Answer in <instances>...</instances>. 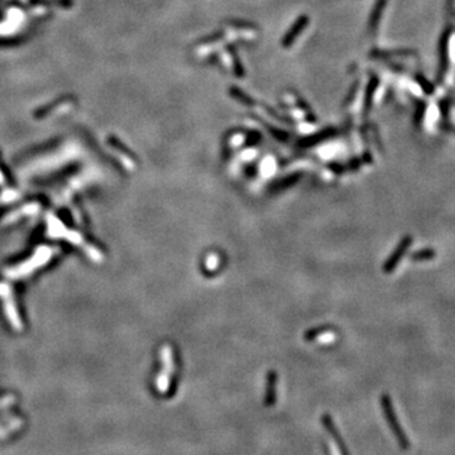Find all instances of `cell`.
I'll use <instances>...</instances> for the list:
<instances>
[{"mask_svg": "<svg viewBox=\"0 0 455 455\" xmlns=\"http://www.w3.org/2000/svg\"><path fill=\"white\" fill-rule=\"evenodd\" d=\"M381 407L383 410V413H385V417L388 422V426L392 430L393 435L397 439L398 445L402 448V449H409L410 448V441L409 439L406 437V434L403 433V430L401 429L400 422L397 420V416H396V412H394L393 406H392L391 398L388 397L387 394H382V397H381Z\"/></svg>", "mask_w": 455, "mask_h": 455, "instance_id": "obj_1", "label": "cell"}, {"mask_svg": "<svg viewBox=\"0 0 455 455\" xmlns=\"http://www.w3.org/2000/svg\"><path fill=\"white\" fill-rule=\"evenodd\" d=\"M217 266H219V258L215 254L209 256L206 260H205V268L210 269V271H214Z\"/></svg>", "mask_w": 455, "mask_h": 455, "instance_id": "obj_7", "label": "cell"}, {"mask_svg": "<svg viewBox=\"0 0 455 455\" xmlns=\"http://www.w3.org/2000/svg\"><path fill=\"white\" fill-rule=\"evenodd\" d=\"M411 243H412V238H411V237H405V238L400 241V244L396 248V251H394L393 253H392V256L386 260L385 266H383V271H385L386 273H391L392 271L397 267L398 262L401 260L403 254L406 253V251L409 249Z\"/></svg>", "mask_w": 455, "mask_h": 455, "instance_id": "obj_2", "label": "cell"}, {"mask_svg": "<svg viewBox=\"0 0 455 455\" xmlns=\"http://www.w3.org/2000/svg\"><path fill=\"white\" fill-rule=\"evenodd\" d=\"M321 422H323L324 428L326 429V431L330 434L331 439L334 440V444L338 446L339 452L342 453V454H348V449H347L346 443H344L343 437L340 436L339 430H338V428L335 426V422H334L333 419L330 417V415L324 413V415L321 416Z\"/></svg>", "mask_w": 455, "mask_h": 455, "instance_id": "obj_3", "label": "cell"}, {"mask_svg": "<svg viewBox=\"0 0 455 455\" xmlns=\"http://www.w3.org/2000/svg\"><path fill=\"white\" fill-rule=\"evenodd\" d=\"M435 257V252L431 249H424V251L416 252L415 254L411 256V260H416V262H424V260H433Z\"/></svg>", "mask_w": 455, "mask_h": 455, "instance_id": "obj_5", "label": "cell"}, {"mask_svg": "<svg viewBox=\"0 0 455 455\" xmlns=\"http://www.w3.org/2000/svg\"><path fill=\"white\" fill-rule=\"evenodd\" d=\"M329 329H330V327H327V326L312 327V329H310V330H307V331H306L305 335H303V338H305L306 342H311V340H314V339H318L319 335H321V334L325 333V331H326V330H329Z\"/></svg>", "mask_w": 455, "mask_h": 455, "instance_id": "obj_6", "label": "cell"}, {"mask_svg": "<svg viewBox=\"0 0 455 455\" xmlns=\"http://www.w3.org/2000/svg\"><path fill=\"white\" fill-rule=\"evenodd\" d=\"M276 397H277V373H276V370H269L268 374H267L264 405L267 407H272L276 403Z\"/></svg>", "mask_w": 455, "mask_h": 455, "instance_id": "obj_4", "label": "cell"}]
</instances>
